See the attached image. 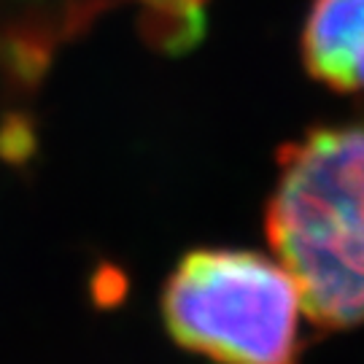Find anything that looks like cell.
I'll return each mask as SVG.
<instances>
[{
	"instance_id": "1",
	"label": "cell",
	"mask_w": 364,
	"mask_h": 364,
	"mask_svg": "<svg viewBox=\"0 0 364 364\" xmlns=\"http://www.w3.org/2000/svg\"><path fill=\"white\" fill-rule=\"evenodd\" d=\"M264 227L313 324H364V117L281 149Z\"/></svg>"
},
{
	"instance_id": "2",
	"label": "cell",
	"mask_w": 364,
	"mask_h": 364,
	"mask_svg": "<svg viewBox=\"0 0 364 364\" xmlns=\"http://www.w3.org/2000/svg\"><path fill=\"white\" fill-rule=\"evenodd\" d=\"M302 294L278 257L197 248L162 289V318L181 348L216 364H297Z\"/></svg>"
},
{
	"instance_id": "3",
	"label": "cell",
	"mask_w": 364,
	"mask_h": 364,
	"mask_svg": "<svg viewBox=\"0 0 364 364\" xmlns=\"http://www.w3.org/2000/svg\"><path fill=\"white\" fill-rule=\"evenodd\" d=\"M302 63L332 90L364 92V0H313Z\"/></svg>"
},
{
	"instance_id": "4",
	"label": "cell",
	"mask_w": 364,
	"mask_h": 364,
	"mask_svg": "<svg viewBox=\"0 0 364 364\" xmlns=\"http://www.w3.org/2000/svg\"><path fill=\"white\" fill-rule=\"evenodd\" d=\"M144 33L165 52H181L203 33L205 0H138Z\"/></svg>"
}]
</instances>
